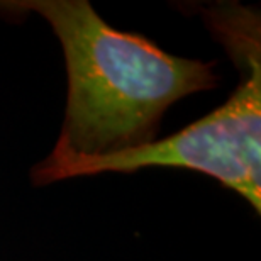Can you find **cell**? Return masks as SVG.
<instances>
[{"label":"cell","instance_id":"obj_2","mask_svg":"<svg viewBox=\"0 0 261 261\" xmlns=\"http://www.w3.org/2000/svg\"><path fill=\"white\" fill-rule=\"evenodd\" d=\"M212 36L239 73L231 97L216 111L165 139L102 158H53L33 168L34 185L76 176L133 173L141 168H180L216 178L261 211V19L239 4L198 9Z\"/></svg>","mask_w":261,"mask_h":261},{"label":"cell","instance_id":"obj_1","mask_svg":"<svg viewBox=\"0 0 261 261\" xmlns=\"http://www.w3.org/2000/svg\"><path fill=\"white\" fill-rule=\"evenodd\" d=\"M0 12L38 14L65 55V121L49 156L102 158L151 144L180 98L217 87V61L180 58L109 25L87 0H10Z\"/></svg>","mask_w":261,"mask_h":261}]
</instances>
